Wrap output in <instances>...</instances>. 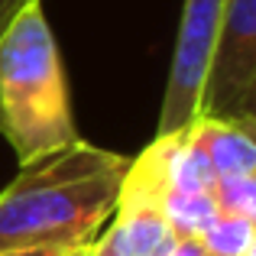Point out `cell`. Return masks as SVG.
Wrapping results in <instances>:
<instances>
[{
	"mask_svg": "<svg viewBox=\"0 0 256 256\" xmlns=\"http://www.w3.org/2000/svg\"><path fill=\"white\" fill-rule=\"evenodd\" d=\"M26 4H30V0H0V39H4V32L10 30V23L16 20V13L23 10Z\"/></svg>",
	"mask_w": 256,
	"mask_h": 256,
	"instance_id": "cell-7",
	"label": "cell"
},
{
	"mask_svg": "<svg viewBox=\"0 0 256 256\" xmlns=\"http://www.w3.org/2000/svg\"><path fill=\"white\" fill-rule=\"evenodd\" d=\"M256 124H234V120L194 117L185 126L188 152L198 159L208 178H230V175H256Z\"/></svg>",
	"mask_w": 256,
	"mask_h": 256,
	"instance_id": "cell-4",
	"label": "cell"
},
{
	"mask_svg": "<svg viewBox=\"0 0 256 256\" xmlns=\"http://www.w3.org/2000/svg\"><path fill=\"white\" fill-rule=\"evenodd\" d=\"M91 256H126V253L120 250L117 240H114L110 234L104 230V234H98V240L91 244Z\"/></svg>",
	"mask_w": 256,
	"mask_h": 256,
	"instance_id": "cell-8",
	"label": "cell"
},
{
	"mask_svg": "<svg viewBox=\"0 0 256 256\" xmlns=\"http://www.w3.org/2000/svg\"><path fill=\"white\" fill-rule=\"evenodd\" d=\"M194 117L256 124V0H224Z\"/></svg>",
	"mask_w": 256,
	"mask_h": 256,
	"instance_id": "cell-3",
	"label": "cell"
},
{
	"mask_svg": "<svg viewBox=\"0 0 256 256\" xmlns=\"http://www.w3.org/2000/svg\"><path fill=\"white\" fill-rule=\"evenodd\" d=\"M0 256H65L58 246H16V250H0Z\"/></svg>",
	"mask_w": 256,
	"mask_h": 256,
	"instance_id": "cell-9",
	"label": "cell"
},
{
	"mask_svg": "<svg viewBox=\"0 0 256 256\" xmlns=\"http://www.w3.org/2000/svg\"><path fill=\"white\" fill-rule=\"evenodd\" d=\"M214 211L224 218L256 220V175H230V178H211Z\"/></svg>",
	"mask_w": 256,
	"mask_h": 256,
	"instance_id": "cell-6",
	"label": "cell"
},
{
	"mask_svg": "<svg viewBox=\"0 0 256 256\" xmlns=\"http://www.w3.org/2000/svg\"><path fill=\"white\" fill-rule=\"evenodd\" d=\"M0 136L20 162L75 143V120L42 0H30L0 39Z\"/></svg>",
	"mask_w": 256,
	"mask_h": 256,
	"instance_id": "cell-2",
	"label": "cell"
},
{
	"mask_svg": "<svg viewBox=\"0 0 256 256\" xmlns=\"http://www.w3.org/2000/svg\"><path fill=\"white\" fill-rule=\"evenodd\" d=\"M201 256H246L256 250V220L244 218H218L194 237Z\"/></svg>",
	"mask_w": 256,
	"mask_h": 256,
	"instance_id": "cell-5",
	"label": "cell"
},
{
	"mask_svg": "<svg viewBox=\"0 0 256 256\" xmlns=\"http://www.w3.org/2000/svg\"><path fill=\"white\" fill-rule=\"evenodd\" d=\"M130 159L84 140L20 162L0 192V250L94 244L114 218Z\"/></svg>",
	"mask_w": 256,
	"mask_h": 256,
	"instance_id": "cell-1",
	"label": "cell"
},
{
	"mask_svg": "<svg viewBox=\"0 0 256 256\" xmlns=\"http://www.w3.org/2000/svg\"><path fill=\"white\" fill-rule=\"evenodd\" d=\"M65 256H91V244H82V246H72V250H65Z\"/></svg>",
	"mask_w": 256,
	"mask_h": 256,
	"instance_id": "cell-10",
	"label": "cell"
}]
</instances>
